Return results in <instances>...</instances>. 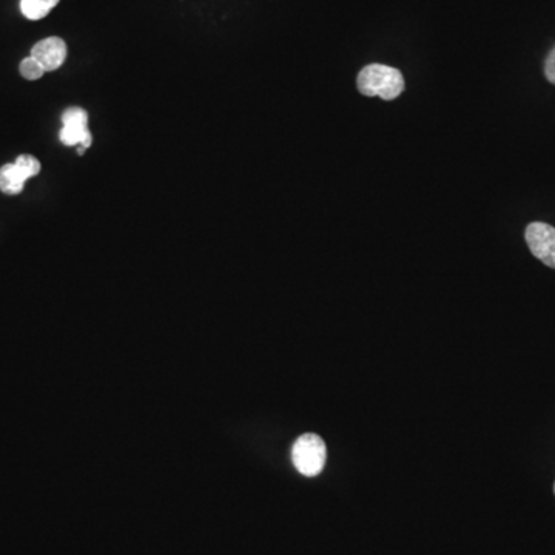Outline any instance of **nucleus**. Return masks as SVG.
<instances>
[{"instance_id": "0eeeda50", "label": "nucleus", "mask_w": 555, "mask_h": 555, "mask_svg": "<svg viewBox=\"0 0 555 555\" xmlns=\"http://www.w3.org/2000/svg\"><path fill=\"white\" fill-rule=\"evenodd\" d=\"M59 2L60 0H20V10L25 18L41 20L47 18Z\"/></svg>"}, {"instance_id": "423d86ee", "label": "nucleus", "mask_w": 555, "mask_h": 555, "mask_svg": "<svg viewBox=\"0 0 555 555\" xmlns=\"http://www.w3.org/2000/svg\"><path fill=\"white\" fill-rule=\"evenodd\" d=\"M31 56L39 60L45 71H56L64 66L66 59V43L60 37H47L31 48Z\"/></svg>"}, {"instance_id": "1a4fd4ad", "label": "nucleus", "mask_w": 555, "mask_h": 555, "mask_svg": "<svg viewBox=\"0 0 555 555\" xmlns=\"http://www.w3.org/2000/svg\"><path fill=\"white\" fill-rule=\"evenodd\" d=\"M544 74L548 77V81L555 85V47L552 48V51L544 62Z\"/></svg>"}, {"instance_id": "39448f33", "label": "nucleus", "mask_w": 555, "mask_h": 555, "mask_svg": "<svg viewBox=\"0 0 555 555\" xmlns=\"http://www.w3.org/2000/svg\"><path fill=\"white\" fill-rule=\"evenodd\" d=\"M526 243L532 254L555 269V229L544 223H532L526 229Z\"/></svg>"}, {"instance_id": "f03ea898", "label": "nucleus", "mask_w": 555, "mask_h": 555, "mask_svg": "<svg viewBox=\"0 0 555 555\" xmlns=\"http://www.w3.org/2000/svg\"><path fill=\"white\" fill-rule=\"evenodd\" d=\"M325 455H327V450H325L324 442L315 434L301 435L296 440L292 449L293 465L306 477H315L323 471Z\"/></svg>"}, {"instance_id": "6e6552de", "label": "nucleus", "mask_w": 555, "mask_h": 555, "mask_svg": "<svg viewBox=\"0 0 555 555\" xmlns=\"http://www.w3.org/2000/svg\"><path fill=\"white\" fill-rule=\"evenodd\" d=\"M19 70H20V74H22L25 79H28V81H37V79H41V77L47 73L45 68L39 64V60H35L33 56L25 58V59L20 62Z\"/></svg>"}, {"instance_id": "7ed1b4c3", "label": "nucleus", "mask_w": 555, "mask_h": 555, "mask_svg": "<svg viewBox=\"0 0 555 555\" xmlns=\"http://www.w3.org/2000/svg\"><path fill=\"white\" fill-rule=\"evenodd\" d=\"M41 173V162L31 154H20L12 164L0 168V190L5 195H19L30 177Z\"/></svg>"}, {"instance_id": "f257e3e1", "label": "nucleus", "mask_w": 555, "mask_h": 555, "mask_svg": "<svg viewBox=\"0 0 555 555\" xmlns=\"http://www.w3.org/2000/svg\"><path fill=\"white\" fill-rule=\"evenodd\" d=\"M356 85L361 95L367 98L379 96L384 101H394L404 91V77L402 71L392 66L371 64L360 71Z\"/></svg>"}, {"instance_id": "20e7f679", "label": "nucleus", "mask_w": 555, "mask_h": 555, "mask_svg": "<svg viewBox=\"0 0 555 555\" xmlns=\"http://www.w3.org/2000/svg\"><path fill=\"white\" fill-rule=\"evenodd\" d=\"M59 139L66 147H81L83 150L91 145L93 137L89 130V114L79 106H71L62 114V130Z\"/></svg>"}, {"instance_id": "9d476101", "label": "nucleus", "mask_w": 555, "mask_h": 555, "mask_svg": "<svg viewBox=\"0 0 555 555\" xmlns=\"http://www.w3.org/2000/svg\"><path fill=\"white\" fill-rule=\"evenodd\" d=\"M554 492H555V486H554Z\"/></svg>"}]
</instances>
